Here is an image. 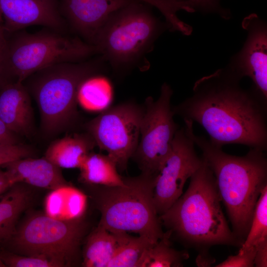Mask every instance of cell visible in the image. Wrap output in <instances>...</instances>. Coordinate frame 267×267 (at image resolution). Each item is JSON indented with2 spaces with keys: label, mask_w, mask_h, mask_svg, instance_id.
<instances>
[{
  "label": "cell",
  "mask_w": 267,
  "mask_h": 267,
  "mask_svg": "<svg viewBox=\"0 0 267 267\" xmlns=\"http://www.w3.org/2000/svg\"><path fill=\"white\" fill-rule=\"evenodd\" d=\"M228 66L197 80L192 94L172 107L174 115L200 125L213 143L267 149V99Z\"/></svg>",
  "instance_id": "6da1fadb"
},
{
  "label": "cell",
  "mask_w": 267,
  "mask_h": 267,
  "mask_svg": "<svg viewBox=\"0 0 267 267\" xmlns=\"http://www.w3.org/2000/svg\"><path fill=\"white\" fill-rule=\"evenodd\" d=\"M183 121L186 134L202 151V157L215 176L231 230L242 245L261 191L267 185L265 151L250 148L243 156L227 154L223 151L222 146L195 134L192 121Z\"/></svg>",
  "instance_id": "7a4b0ae2"
},
{
  "label": "cell",
  "mask_w": 267,
  "mask_h": 267,
  "mask_svg": "<svg viewBox=\"0 0 267 267\" xmlns=\"http://www.w3.org/2000/svg\"><path fill=\"white\" fill-rule=\"evenodd\" d=\"M203 159L190 178L186 191L159 216L160 222L172 234L193 246H241L222 211L215 176Z\"/></svg>",
  "instance_id": "3957f363"
},
{
  "label": "cell",
  "mask_w": 267,
  "mask_h": 267,
  "mask_svg": "<svg viewBox=\"0 0 267 267\" xmlns=\"http://www.w3.org/2000/svg\"><path fill=\"white\" fill-rule=\"evenodd\" d=\"M156 177L141 173L125 178L123 186L92 185L101 215L98 224L112 232L137 233L156 243L165 232L153 200Z\"/></svg>",
  "instance_id": "277c9868"
},
{
  "label": "cell",
  "mask_w": 267,
  "mask_h": 267,
  "mask_svg": "<svg viewBox=\"0 0 267 267\" xmlns=\"http://www.w3.org/2000/svg\"><path fill=\"white\" fill-rule=\"evenodd\" d=\"M102 59L56 64L26 79L25 86L38 105L44 134L53 135L75 123L79 87L86 78L96 74Z\"/></svg>",
  "instance_id": "5b68a950"
},
{
  "label": "cell",
  "mask_w": 267,
  "mask_h": 267,
  "mask_svg": "<svg viewBox=\"0 0 267 267\" xmlns=\"http://www.w3.org/2000/svg\"><path fill=\"white\" fill-rule=\"evenodd\" d=\"M166 26L140 0H133L108 19L92 45L115 69L136 64L151 49Z\"/></svg>",
  "instance_id": "8992f818"
},
{
  "label": "cell",
  "mask_w": 267,
  "mask_h": 267,
  "mask_svg": "<svg viewBox=\"0 0 267 267\" xmlns=\"http://www.w3.org/2000/svg\"><path fill=\"white\" fill-rule=\"evenodd\" d=\"M64 32L45 27L34 33L21 32L6 42L5 74L23 83L40 70L59 63L85 61L97 53L93 45Z\"/></svg>",
  "instance_id": "52a82bcc"
},
{
  "label": "cell",
  "mask_w": 267,
  "mask_h": 267,
  "mask_svg": "<svg viewBox=\"0 0 267 267\" xmlns=\"http://www.w3.org/2000/svg\"><path fill=\"white\" fill-rule=\"evenodd\" d=\"M86 225L81 220H60L45 214L28 219L7 243L16 254L44 256L59 263L70 264L77 253Z\"/></svg>",
  "instance_id": "ba28073f"
},
{
  "label": "cell",
  "mask_w": 267,
  "mask_h": 267,
  "mask_svg": "<svg viewBox=\"0 0 267 267\" xmlns=\"http://www.w3.org/2000/svg\"><path fill=\"white\" fill-rule=\"evenodd\" d=\"M173 93L170 86L164 83L156 100L151 97L146 99L139 141L132 157L142 173L156 177L171 153L179 129L171 105Z\"/></svg>",
  "instance_id": "9c48e42d"
},
{
  "label": "cell",
  "mask_w": 267,
  "mask_h": 267,
  "mask_svg": "<svg viewBox=\"0 0 267 267\" xmlns=\"http://www.w3.org/2000/svg\"><path fill=\"white\" fill-rule=\"evenodd\" d=\"M144 112V107L125 102L108 107L86 125L96 145L107 152L121 172L136 149Z\"/></svg>",
  "instance_id": "30bf717a"
},
{
  "label": "cell",
  "mask_w": 267,
  "mask_h": 267,
  "mask_svg": "<svg viewBox=\"0 0 267 267\" xmlns=\"http://www.w3.org/2000/svg\"><path fill=\"white\" fill-rule=\"evenodd\" d=\"M195 145L184 127L178 130L171 153L154 181L153 200L159 216L180 197L185 182L202 164Z\"/></svg>",
  "instance_id": "8fae6325"
},
{
  "label": "cell",
  "mask_w": 267,
  "mask_h": 267,
  "mask_svg": "<svg viewBox=\"0 0 267 267\" xmlns=\"http://www.w3.org/2000/svg\"><path fill=\"white\" fill-rule=\"evenodd\" d=\"M246 41L228 67L239 77H249L254 89L267 99V30L266 23L252 13L244 18Z\"/></svg>",
  "instance_id": "7c38bea8"
},
{
  "label": "cell",
  "mask_w": 267,
  "mask_h": 267,
  "mask_svg": "<svg viewBox=\"0 0 267 267\" xmlns=\"http://www.w3.org/2000/svg\"><path fill=\"white\" fill-rule=\"evenodd\" d=\"M0 11L4 28L9 32L34 25L61 31L66 29L59 0H0Z\"/></svg>",
  "instance_id": "4fadbf2b"
},
{
  "label": "cell",
  "mask_w": 267,
  "mask_h": 267,
  "mask_svg": "<svg viewBox=\"0 0 267 267\" xmlns=\"http://www.w3.org/2000/svg\"><path fill=\"white\" fill-rule=\"evenodd\" d=\"M133 0H59L61 13L73 29L92 45L113 13Z\"/></svg>",
  "instance_id": "5bb4252c"
},
{
  "label": "cell",
  "mask_w": 267,
  "mask_h": 267,
  "mask_svg": "<svg viewBox=\"0 0 267 267\" xmlns=\"http://www.w3.org/2000/svg\"><path fill=\"white\" fill-rule=\"evenodd\" d=\"M0 120L16 135L31 133L33 112L30 93L23 83L11 82L0 91Z\"/></svg>",
  "instance_id": "9a60e30c"
},
{
  "label": "cell",
  "mask_w": 267,
  "mask_h": 267,
  "mask_svg": "<svg viewBox=\"0 0 267 267\" xmlns=\"http://www.w3.org/2000/svg\"><path fill=\"white\" fill-rule=\"evenodd\" d=\"M13 184L25 182L37 187L52 190L66 184L60 168L44 157H26L2 166Z\"/></svg>",
  "instance_id": "2e32d148"
},
{
  "label": "cell",
  "mask_w": 267,
  "mask_h": 267,
  "mask_svg": "<svg viewBox=\"0 0 267 267\" xmlns=\"http://www.w3.org/2000/svg\"><path fill=\"white\" fill-rule=\"evenodd\" d=\"M96 144L89 133L75 134L53 141L44 157L60 168H79Z\"/></svg>",
  "instance_id": "e0dca14e"
},
{
  "label": "cell",
  "mask_w": 267,
  "mask_h": 267,
  "mask_svg": "<svg viewBox=\"0 0 267 267\" xmlns=\"http://www.w3.org/2000/svg\"><path fill=\"white\" fill-rule=\"evenodd\" d=\"M128 235L127 232H112L98 224L87 238L83 253V266L107 267Z\"/></svg>",
  "instance_id": "ac0fdd59"
},
{
  "label": "cell",
  "mask_w": 267,
  "mask_h": 267,
  "mask_svg": "<svg viewBox=\"0 0 267 267\" xmlns=\"http://www.w3.org/2000/svg\"><path fill=\"white\" fill-rule=\"evenodd\" d=\"M87 195L68 183L51 190L44 201L45 214L64 221L80 219L86 209Z\"/></svg>",
  "instance_id": "d6986e66"
},
{
  "label": "cell",
  "mask_w": 267,
  "mask_h": 267,
  "mask_svg": "<svg viewBox=\"0 0 267 267\" xmlns=\"http://www.w3.org/2000/svg\"><path fill=\"white\" fill-rule=\"evenodd\" d=\"M79 169L80 179L87 184L106 186L125 185V178L119 174L116 162L108 154L90 152Z\"/></svg>",
  "instance_id": "ffe728a7"
},
{
  "label": "cell",
  "mask_w": 267,
  "mask_h": 267,
  "mask_svg": "<svg viewBox=\"0 0 267 267\" xmlns=\"http://www.w3.org/2000/svg\"><path fill=\"white\" fill-rule=\"evenodd\" d=\"M30 199L29 191L19 183L12 185L0 199V245L6 243L15 231L18 218Z\"/></svg>",
  "instance_id": "44dd1931"
},
{
  "label": "cell",
  "mask_w": 267,
  "mask_h": 267,
  "mask_svg": "<svg viewBox=\"0 0 267 267\" xmlns=\"http://www.w3.org/2000/svg\"><path fill=\"white\" fill-rule=\"evenodd\" d=\"M113 91L110 81L96 74L84 80L77 92V102L89 111H102L107 108L113 98Z\"/></svg>",
  "instance_id": "7402d4cb"
},
{
  "label": "cell",
  "mask_w": 267,
  "mask_h": 267,
  "mask_svg": "<svg viewBox=\"0 0 267 267\" xmlns=\"http://www.w3.org/2000/svg\"><path fill=\"white\" fill-rule=\"evenodd\" d=\"M170 230L165 232L163 237L147 251L141 267H179L189 257L185 251H178L171 247L169 238Z\"/></svg>",
  "instance_id": "603a6c76"
},
{
  "label": "cell",
  "mask_w": 267,
  "mask_h": 267,
  "mask_svg": "<svg viewBox=\"0 0 267 267\" xmlns=\"http://www.w3.org/2000/svg\"><path fill=\"white\" fill-rule=\"evenodd\" d=\"M153 245L144 236L134 237L129 234L107 267H141L145 253Z\"/></svg>",
  "instance_id": "cb8c5ba5"
},
{
  "label": "cell",
  "mask_w": 267,
  "mask_h": 267,
  "mask_svg": "<svg viewBox=\"0 0 267 267\" xmlns=\"http://www.w3.org/2000/svg\"><path fill=\"white\" fill-rule=\"evenodd\" d=\"M266 240H267V185L261 191L249 232L238 253H243L251 248H257Z\"/></svg>",
  "instance_id": "d4e9b609"
},
{
  "label": "cell",
  "mask_w": 267,
  "mask_h": 267,
  "mask_svg": "<svg viewBox=\"0 0 267 267\" xmlns=\"http://www.w3.org/2000/svg\"><path fill=\"white\" fill-rule=\"evenodd\" d=\"M0 259L8 267H62L58 262L44 256L23 255L7 251H0Z\"/></svg>",
  "instance_id": "484cf974"
},
{
  "label": "cell",
  "mask_w": 267,
  "mask_h": 267,
  "mask_svg": "<svg viewBox=\"0 0 267 267\" xmlns=\"http://www.w3.org/2000/svg\"><path fill=\"white\" fill-rule=\"evenodd\" d=\"M32 154V149L21 143L0 144V166L17 159L29 157Z\"/></svg>",
  "instance_id": "4316f807"
},
{
  "label": "cell",
  "mask_w": 267,
  "mask_h": 267,
  "mask_svg": "<svg viewBox=\"0 0 267 267\" xmlns=\"http://www.w3.org/2000/svg\"><path fill=\"white\" fill-rule=\"evenodd\" d=\"M186 3L193 8L195 11L206 13H215L222 17H229V12L222 7L220 0H172Z\"/></svg>",
  "instance_id": "83f0119b"
},
{
  "label": "cell",
  "mask_w": 267,
  "mask_h": 267,
  "mask_svg": "<svg viewBox=\"0 0 267 267\" xmlns=\"http://www.w3.org/2000/svg\"><path fill=\"white\" fill-rule=\"evenodd\" d=\"M257 248H251L243 253L229 256L217 267H254V258Z\"/></svg>",
  "instance_id": "f1b7e54d"
},
{
  "label": "cell",
  "mask_w": 267,
  "mask_h": 267,
  "mask_svg": "<svg viewBox=\"0 0 267 267\" xmlns=\"http://www.w3.org/2000/svg\"><path fill=\"white\" fill-rule=\"evenodd\" d=\"M254 266L267 267V240L262 242L257 247L254 258Z\"/></svg>",
  "instance_id": "f546056e"
},
{
  "label": "cell",
  "mask_w": 267,
  "mask_h": 267,
  "mask_svg": "<svg viewBox=\"0 0 267 267\" xmlns=\"http://www.w3.org/2000/svg\"><path fill=\"white\" fill-rule=\"evenodd\" d=\"M19 143L17 135L10 131L0 120V144H15Z\"/></svg>",
  "instance_id": "4dcf8cb0"
},
{
  "label": "cell",
  "mask_w": 267,
  "mask_h": 267,
  "mask_svg": "<svg viewBox=\"0 0 267 267\" xmlns=\"http://www.w3.org/2000/svg\"><path fill=\"white\" fill-rule=\"evenodd\" d=\"M13 185L6 171L0 166V195Z\"/></svg>",
  "instance_id": "1f68e13d"
},
{
  "label": "cell",
  "mask_w": 267,
  "mask_h": 267,
  "mask_svg": "<svg viewBox=\"0 0 267 267\" xmlns=\"http://www.w3.org/2000/svg\"><path fill=\"white\" fill-rule=\"evenodd\" d=\"M6 41L3 36V30L0 32V79L5 74L4 64V50Z\"/></svg>",
  "instance_id": "d6a6232c"
},
{
  "label": "cell",
  "mask_w": 267,
  "mask_h": 267,
  "mask_svg": "<svg viewBox=\"0 0 267 267\" xmlns=\"http://www.w3.org/2000/svg\"><path fill=\"white\" fill-rule=\"evenodd\" d=\"M1 16L2 14L0 11V32L2 30V27L1 26Z\"/></svg>",
  "instance_id": "836d02e7"
},
{
  "label": "cell",
  "mask_w": 267,
  "mask_h": 267,
  "mask_svg": "<svg viewBox=\"0 0 267 267\" xmlns=\"http://www.w3.org/2000/svg\"><path fill=\"white\" fill-rule=\"evenodd\" d=\"M5 267V265L3 264V263H2V262L0 259V267Z\"/></svg>",
  "instance_id": "e575fe53"
}]
</instances>
